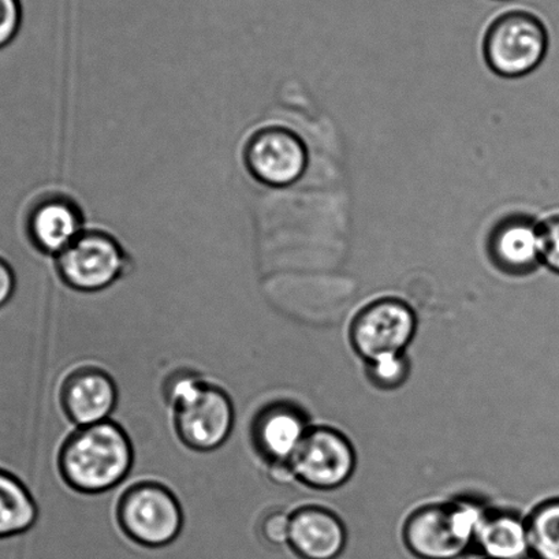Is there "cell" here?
<instances>
[{
  "instance_id": "cell-8",
  "label": "cell",
  "mask_w": 559,
  "mask_h": 559,
  "mask_svg": "<svg viewBox=\"0 0 559 559\" xmlns=\"http://www.w3.org/2000/svg\"><path fill=\"white\" fill-rule=\"evenodd\" d=\"M118 401L116 379L100 366L99 350L94 352L88 361L80 364L64 379L63 409L79 428L110 420Z\"/></svg>"
},
{
  "instance_id": "cell-14",
  "label": "cell",
  "mask_w": 559,
  "mask_h": 559,
  "mask_svg": "<svg viewBox=\"0 0 559 559\" xmlns=\"http://www.w3.org/2000/svg\"><path fill=\"white\" fill-rule=\"evenodd\" d=\"M39 519V507L26 483L13 471L0 468V540L29 532Z\"/></svg>"
},
{
  "instance_id": "cell-6",
  "label": "cell",
  "mask_w": 559,
  "mask_h": 559,
  "mask_svg": "<svg viewBox=\"0 0 559 559\" xmlns=\"http://www.w3.org/2000/svg\"><path fill=\"white\" fill-rule=\"evenodd\" d=\"M417 319L408 304L386 297L368 304L350 325L353 349L366 362L405 353L416 334Z\"/></svg>"
},
{
  "instance_id": "cell-17",
  "label": "cell",
  "mask_w": 559,
  "mask_h": 559,
  "mask_svg": "<svg viewBox=\"0 0 559 559\" xmlns=\"http://www.w3.org/2000/svg\"><path fill=\"white\" fill-rule=\"evenodd\" d=\"M260 532L270 546H289L290 514L282 508L269 510L260 523Z\"/></svg>"
},
{
  "instance_id": "cell-7",
  "label": "cell",
  "mask_w": 559,
  "mask_h": 559,
  "mask_svg": "<svg viewBox=\"0 0 559 559\" xmlns=\"http://www.w3.org/2000/svg\"><path fill=\"white\" fill-rule=\"evenodd\" d=\"M290 465L297 481L317 490L344 486L356 468L349 439L331 427H311Z\"/></svg>"
},
{
  "instance_id": "cell-18",
  "label": "cell",
  "mask_w": 559,
  "mask_h": 559,
  "mask_svg": "<svg viewBox=\"0 0 559 559\" xmlns=\"http://www.w3.org/2000/svg\"><path fill=\"white\" fill-rule=\"evenodd\" d=\"M21 24H23L21 0H0V50L15 39Z\"/></svg>"
},
{
  "instance_id": "cell-10",
  "label": "cell",
  "mask_w": 559,
  "mask_h": 559,
  "mask_svg": "<svg viewBox=\"0 0 559 559\" xmlns=\"http://www.w3.org/2000/svg\"><path fill=\"white\" fill-rule=\"evenodd\" d=\"M309 428L300 406L278 400L260 406L252 423V437L269 463H290Z\"/></svg>"
},
{
  "instance_id": "cell-4",
  "label": "cell",
  "mask_w": 559,
  "mask_h": 559,
  "mask_svg": "<svg viewBox=\"0 0 559 559\" xmlns=\"http://www.w3.org/2000/svg\"><path fill=\"white\" fill-rule=\"evenodd\" d=\"M129 267V257L117 238L97 229H85L57 257L59 278L69 289L85 295L107 290Z\"/></svg>"
},
{
  "instance_id": "cell-11",
  "label": "cell",
  "mask_w": 559,
  "mask_h": 559,
  "mask_svg": "<svg viewBox=\"0 0 559 559\" xmlns=\"http://www.w3.org/2000/svg\"><path fill=\"white\" fill-rule=\"evenodd\" d=\"M26 230L36 249L58 257L85 230L84 216L72 198L48 194L31 209Z\"/></svg>"
},
{
  "instance_id": "cell-5",
  "label": "cell",
  "mask_w": 559,
  "mask_h": 559,
  "mask_svg": "<svg viewBox=\"0 0 559 559\" xmlns=\"http://www.w3.org/2000/svg\"><path fill=\"white\" fill-rule=\"evenodd\" d=\"M242 159L259 183L282 189L300 181L306 174L308 150L295 130L282 124H264L249 135Z\"/></svg>"
},
{
  "instance_id": "cell-20",
  "label": "cell",
  "mask_w": 559,
  "mask_h": 559,
  "mask_svg": "<svg viewBox=\"0 0 559 559\" xmlns=\"http://www.w3.org/2000/svg\"><path fill=\"white\" fill-rule=\"evenodd\" d=\"M17 290V276L7 259L0 258V309L8 306Z\"/></svg>"
},
{
  "instance_id": "cell-13",
  "label": "cell",
  "mask_w": 559,
  "mask_h": 559,
  "mask_svg": "<svg viewBox=\"0 0 559 559\" xmlns=\"http://www.w3.org/2000/svg\"><path fill=\"white\" fill-rule=\"evenodd\" d=\"M483 559H528L532 557L526 521L508 510L488 509L475 536Z\"/></svg>"
},
{
  "instance_id": "cell-2",
  "label": "cell",
  "mask_w": 559,
  "mask_h": 559,
  "mask_svg": "<svg viewBox=\"0 0 559 559\" xmlns=\"http://www.w3.org/2000/svg\"><path fill=\"white\" fill-rule=\"evenodd\" d=\"M487 510L474 498L425 504L405 521V546L419 559H459L475 548Z\"/></svg>"
},
{
  "instance_id": "cell-3",
  "label": "cell",
  "mask_w": 559,
  "mask_h": 559,
  "mask_svg": "<svg viewBox=\"0 0 559 559\" xmlns=\"http://www.w3.org/2000/svg\"><path fill=\"white\" fill-rule=\"evenodd\" d=\"M550 37L536 14L515 9L499 14L488 25L483 56L491 72L504 79H520L540 67Z\"/></svg>"
},
{
  "instance_id": "cell-9",
  "label": "cell",
  "mask_w": 559,
  "mask_h": 559,
  "mask_svg": "<svg viewBox=\"0 0 559 559\" xmlns=\"http://www.w3.org/2000/svg\"><path fill=\"white\" fill-rule=\"evenodd\" d=\"M487 254L503 274L523 276L543 264L542 224L530 215L499 219L487 237Z\"/></svg>"
},
{
  "instance_id": "cell-12",
  "label": "cell",
  "mask_w": 559,
  "mask_h": 559,
  "mask_svg": "<svg viewBox=\"0 0 559 559\" xmlns=\"http://www.w3.org/2000/svg\"><path fill=\"white\" fill-rule=\"evenodd\" d=\"M345 545V525L331 510L308 504L290 513L289 547L298 557L335 559Z\"/></svg>"
},
{
  "instance_id": "cell-1",
  "label": "cell",
  "mask_w": 559,
  "mask_h": 559,
  "mask_svg": "<svg viewBox=\"0 0 559 559\" xmlns=\"http://www.w3.org/2000/svg\"><path fill=\"white\" fill-rule=\"evenodd\" d=\"M59 466L63 479L74 490L84 493L111 491L132 474V439L111 419L78 428L63 443Z\"/></svg>"
},
{
  "instance_id": "cell-15",
  "label": "cell",
  "mask_w": 559,
  "mask_h": 559,
  "mask_svg": "<svg viewBox=\"0 0 559 559\" xmlns=\"http://www.w3.org/2000/svg\"><path fill=\"white\" fill-rule=\"evenodd\" d=\"M525 521L532 557L559 559V497L537 504Z\"/></svg>"
},
{
  "instance_id": "cell-19",
  "label": "cell",
  "mask_w": 559,
  "mask_h": 559,
  "mask_svg": "<svg viewBox=\"0 0 559 559\" xmlns=\"http://www.w3.org/2000/svg\"><path fill=\"white\" fill-rule=\"evenodd\" d=\"M543 264L559 275V213L542 222Z\"/></svg>"
},
{
  "instance_id": "cell-16",
  "label": "cell",
  "mask_w": 559,
  "mask_h": 559,
  "mask_svg": "<svg viewBox=\"0 0 559 559\" xmlns=\"http://www.w3.org/2000/svg\"><path fill=\"white\" fill-rule=\"evenodd\" d=\"M409 360L405 353L388 355L367 362V376L373 386L393 390L406 382L409 377Z\"/></svg>"
}]
</instances>
